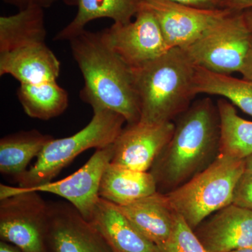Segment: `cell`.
<instances>
[{"label":"cell","instance_id":"18","mask_svg":"<svg viewBox=\"0 0 252 252\" xmlns=\"http://www.w3.org/2000/svg\"><path fill=\"white\" fill-rule=\"evenodd\" d=\"M157 192V182L150 172L131 170L110 162L102 175L99 195L123 206Z\"/></svg>","mask_w":252,"mask_h":252},{"label":"cell","instance_id":"9","mask_svg":"<svg viewBox=\"0 0 252 252\" xmlns=\"http://www.w3.org/2000/svg\"><path fill=\"white\" fill-rule=\"evenodd\" d=\"M141 6L157 18L170 49H185L235 11L198 9L169 0H142Z\"/></svg>","mask_w":252,"mask_h":252},{"label":"cell","instance_id":"29","mask_svg":"<svg viewBox=\"0 0 252 252\" xmlns=\"http://www.w3.org/2000/svg\"><path fill=\"white\" fill-rule=\"evenodd\" d=\"M245 79L252 80V49L240 72Z\"/></svg>","mask_w":252,"mask_h":252},{"label":"cell","instance_id":"25","mask_svg":"<svg viewBox=\"0 0 252 252\" xmlns=\"http://www.w3.org/2000/svg\"><path fill=\"white\" fill-rule=\"evenodd\" d=\"M233 204L252 210V176L244 172L233 194Z\"/></svg>","mask_w":252,"mask_h":252},{"label":"cell","instance_id":"3","mask_svg":"<svg viewBox=\"0 0 252 252\" xmlns=\"http://www.w3.org/2000/svg\"><path fill=\"white\" fill-rule=\"evenodd\" d=\"M131 71L140 104V122H172L189 108L196 95L195 66L180 48L170 49Z\"/></svg>","mask_w":252,"mask_h":252},{"label":"cell","instance_id":"7","mask_svg":"<svg viewBox=\"0 0 252 252\" xmlns=\"http://www.w3.org/2000/svg\"><path fill=\"white\" fill-rule=\"evenodd\" d=\"M252 49L243 11H234L184 50L195 67L219 74L240 72Z\"/></svg>","mask_w":252,"mask_h":252},{"label":"cell","instance_id":"13","mask_svg":"<svg viewBox=\"0 0 252 252\" xmlns=\"http://www.w3.org/2000/svg\"><path fill=\"white\" fill-rule=\"evenodd\" d=\"M209 252H230L252 247V210L230 204L194 230Z\"/></svg>","mask_w":252,"mask_h":252},{"label":"cell","instance_id":"6","mask_svg":"<svg viewBox=\"0 0 252 252\" xmlns=\"http://www.w3.org/2000/svg\"><path fill=\"white\" fill-rule=\"evenodd\" d=\"M38 193L0 185V238L23 252H51L49 203Z\"/></svg>","mask_w":252,"mask_h":252},{"label":"cell","instance_id":"17","mask_svg":"<svg viewBox=\"0 0 252 252\" xmlns=\"http://www.w3.org/2000/svg\"><path fill=\"white\" fill-rule=\"evenodd\" d=\"M68 6H77L72 21L56 34L54 40H70L85 30L88 23L99 18H110L114 23H127L135 18L142 0H63Z\"/></svg>","mask_w":252,"mask_h":252},{"label":"cell","instance_id":"10","mask_svg":"<svg viewBox=\"0 0 252 252\" xmlns=\"http://www.w3.org/2000/svg\"><path fill=\"white\" fill-rule=\"evenodd\" d=\"M173 122L127 124L113 143L111 163L137 171L148 172L157 157L170 142Z\"/></svg>","mask_w":252,"mask_h":252},{"label":"cell","instance_id":"14","mask_svg":"<svg viewBox=\"0 0 252 252\" xmlns=\"http://www.w3.org/2000/svg\"><path fill=\"white\" fill-rule=\"evenodd\" d=\"M60 72L61 62L46 43L0 54V75L9 74L21 84L56 81Z\"/></svg>","mask_w":252,"mask_h":252},{"label":"cell","instance_id":"20","mask_svg":"<svg viewBox=\"0 0 252 252\" xmlns=\"http://www.w3.org/2000/svg\"><path fill=\"white\" fill-rule=\"evenodd\" d=\"M54 137L37 130L21 131L0 140V172L14 178L27 171L34 157H39L46 144Z\"/></svg>","mask_w":252,"mask_h":252},{"label":"cell","instance_id":"21","mask_svg":"<svg viewBox=\"0 0 252 252\" xmlns=\"http://www.w3.org/2000/svg\"><path fill=\"white\" fill-rule=\"evenodd\" d=\"M194 91L195 94L221 96L252 117V80L195 67Z\"/></svg>","mask_w":252,"mask_h":252},{"label":"cell","instance_id":"5","mask_svg":"<svg viewBox=\"0 0 252 252\" xmlns=\"http://www.w3.org/2000/svg\"><path fill=\"white\" fill-rule=\"evenodd\" d=\"M89 124L70 137L53 139L35 163L14 180L21 188H35L52 182L61 170L88 149H101L114 143L126 122L121 114L109 109H93Z\"/></svg>","mask_w":252,"mask_h":252},{"label":"cell","instance_id":"30","mask_svg":"<svg viewBox=\"0 0 252 252\" xmlns=\"http://www.w3.org/2000/svg\"><path fill=\"white\" fill-rule=\"evenodd\" d=\"M0 252H23L17 247L1 240L0 242Z\"/></svg>","mask_w":252,"mask_h":252},{"label":"cell","instance_id":"26","mask_svg":"<svg viewBox=\"0 0 252 252\" xmlns=\"http://www.w3.org/2000/svg\"><path fill=\"white\" fill-rule=\"evenodd\" d=\"M185 6L203 9H220L228 8V0H169Z\"/></svg>","mask_w":252,"mask_h":252},{"label":"cell","instance_id":"31","mask_svg":"<svg viewBox=\"0 0 252 252\" xmlns=\"http://www.w3.org/2000/svg\"><path fill=\"white\" fill-rule=\"evenodd\" d=\"M245 161V172L252 176V154L244 159Z\"/></svg>","mask_w":252,"mask_h":252},{"label":"cell","instance_id":"19","mask_svg":"<svg viewBox=\"0 0 252 252\" xmlns=\"http://www.w3.org/2000/svg\"><path fill=\"white\" fill-rule=\"evenodd\" d=\"M44 9L29 6L11 16L0 17V54L32 44L45 43Z\"/></svg>","mask_w":252,"mask_h":252},{"label":"cell","instance_id":"4","mask_svg":"<svg viewBox=\"0 0 252 252\" xmlns=\"http://www.w3.org/2000/svg\"><path fill=\"white\" fill-rule=\"evenodd\" d=\"M244 172L243 159L220 154L207 168L165 195L175 212L195 230L207 217L233 203Z\"/></svg>","mask_w":252,"mask_h":252},{"label":"cell","instance_id":"27","mask_svg":"<svg viewBox=\"0 0 252 252\" xmlns=\"http://www.w3.org/2000/svg\"><path fill=\"white\" fill-rule=\"evenodd\" d=\"M5 3L23 10L29 6H36L42 9L51 7L58 0H2Z\"/></svg>","mask_w":252,"mask_h":252},{"label":"cell","instance_id":"8","mask_svg":"<svg viewBox=\"0 0 252 252\" xmlns=\"http://www.w3.org/2000/svg\"><path fill=\"white\" fill-rule=\"evenodd\" d=\"M104 40L130 68L144 65L169 51L157 18L140 6L134 20L101 31Z\"/></svg>","mask_w":252,"mask_h":252},{"label":"cell","instance_id":"22","mask_svg":"<svg viewBox=\"0 0 252 252\" xmlns=\"http://www.w3.org/2000/svg\"><path fill=\"white\" fill-rule=\"evenodd\" d=\"M18 99L28 117L47 121L59 117L67 109L69 97L56 81L39 84H20Z\"/></svg>","mask_w":252,"mask_h":252},{"label":"cell","instance_id":"1","mask_svg":"<svg viewBox=\"0 0 252 252\" xmlns=\"http://www.w3.org/2000/svg\"><path fill=\"white\" fill-rule=\"evenodd\" d=\"M170 142L151 167L157 191L167 194L211 165L220 155V126L217 104L198 99L181 114Z\"/></svg>","mask_w":252,"mask_h":252},{"label":"cell","instance_id":"33","mask_svg":"<svg viewBox=\"0 0 252 252\" xmlns=\"http://www.w3.org/2000/svg\"><path fill=\"white\" fill-rule=\"evenodd\" d=\"M230 252H252V248L239 249V250H234V251Z\"/></svg>","mask_w":252,"mask_h":252},{"label":"cell","instance_id":"24","mask_svg":"<svg viewBox=\"0 0 252 252\" xmlns=\"http://www.w3.org/2000/svg\"><path fill=\"white\" fill-rule=\"evenodd\" d=\"M156 252H209L194 230L177 213L173 228L164 243L156 245Z\"/></svg>","mask_w":252,"mask_h":252},{"label":"cell","instance_id":"28","mask_svg":"<svg viewBox=\"0 0 252 252\" xmlns=\"http://www.w3.org/2000/svg\"><path fill=\"white\" fill-rule=\"evenodd\" d=\"M228 8L240 11L252 9V0H228Z\"/></svg>","mask_w":252,"mask_h":252},{"label":"cell","instance_id":"12","mask_svg":"<svg viewBox=\"0 0 252 252\" xmlns=\"http://www.w3.org/2000/svg\"><path fill=\"white\" fill-rule=\"evenodd\" d=\"M113 154V144L96 149L85 165L69 177L35 188L24 189L62 197L75 207L89 221L100 198L99 189L101 180L106 167L112 160Z\"/></svg>","mask_w":252,"mask_h":252},{"label":"cell","instance_id":"23","mask_svg":"<svg viewBox=\"0 0 252 252\" xmlns=\"http://www.w3.org/2000/svg\"><path fill=\"white\" fill-rule=\"evenodd\" d=\"M220 114V154L246 158L252 154V122L240 117L234 105L225 99L217 103Z\"/></svg>","mask_w":252,"mask_h":252},{"label":"cell","instance_id":"15","mask_svg":"<svg viewBox=\"0 0 252 252\" xmlns=\"http://www.w3.org/2000/svg\"><path fill=\"white\" fill-rule=\"evenodd\" d=\"M89 221L114 252H156V245L132 224L115 204L99 198Z\"/></svg>","mask_w":252,"mask_h":252},{"label":"cell","instance_id":"32","mask_svg":"<svg viewBox=\"0 0 252 252\" xmlns=\"http://www.w3.org/2000/svg\"><path fill=\"white\" fill-rule=\"evenodd\" d=\"M243 13L249 28L252 31V9L245 10V11H243Z\"/></svg>","mask_w":252,"mask_h":252},{"label":"cell","instance_id":"2","mask_svg":"<svg viewBox=\"0 0 252 252\" xmlns=\"http://www.w3.org/2000/svg\"><path fill=\"white\" fill-rule=\"evenodd\" d=\"M84 79L80 97L93 109L121 114L128 125L140 120V108L131 68L104 40L101 32L84 30L69 41Z\"/></svg>","mask_w":252,"mask_h":252},{"label":"cell","instance_id":"11","mask_svg":"<svg viewBox=\"0 0 252 252\" xmlns=\"http://www.w3.org/2000/svg\"><path fill=\"white\" fill-rule=\"evenodd\" d=\"M51 252H114L90 222L68 202L49 203Z\"/></svg>","mask_w":252,"mask_h":252},{"label":"cell","instance_id":"16","mask_svg":"<svg viewBox=\"0 0 252 252\" xmlns=\"http://www.w3.org/2000/svg\"><path fill=\"white\" fill-rule=\"evenodd\" d=\"M118 207L132 224L154 245L164 243L170 236L177 212L165 194L157 191Z\"/></svg>","mask_w":252,"mask_h":252}]
</instances>
